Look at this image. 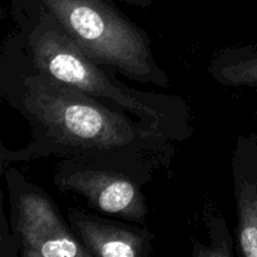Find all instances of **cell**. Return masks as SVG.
I'll use <instances>...</instances> for the list:
<instances>
[{
    "instance_id": "cell-3",
    "label": "cell",
    "mask_w": 257,
    "mask_h": 257,
    "mask_svg": "<svg viewBox=\"0 0 257 257\" xmlns=\"http://www.w3.org/2000/svg\"><path fill=\"white\" fill-rule=\"evenodd\" d=\"M84 55L105 69L158 87L170 78L156 63L147 34L104 0H42Z\"/></svg>"
},
{
    "instance_id": "cell-2",
    "label": "cell",
    "mask_w": 257,
    "mask_h": 257,
    "mask_svg": "<svg viewBox=\"0 0 257 257\" xmlns=\"http://www.w3.org/2000/svg\"><path fill=\"white\" fill-rule=\"evenodd\" d=\"M29 48L37 72L74 85L105 104L148 120L173 140L181 141L191 136L190 112L180 97L133 89L110 77L104 68L83 54L48 10L30 32Z\"/></svg>"
},
{
    "instance_id": "cell-1",
    "label": "cell",
    "mask_w": 257,
    "mask_h": 257,
    "mask_svg": "<svg viewBox=\"0 0 257 257\" xmlns=\"http://www.w3.org/2000/svg\"><path fill=\"white\" fill-rule=\"evenodd\" d=\"M22 85L19 109L29 122L32 141L18 151L3 147V166L52 156H104L160 168L172 157L173 138L148 120L44 73L23 78Z\"/></svg>"
},
{
    "instance_id": "cell-8",
    "label": "cell",
    "mask_w": 257,
    "mask_h": 257,
    "mask_svg": "<svg viewBox=\"0 0 257 257\" xmlns=\"http://www.w3.org/2000/svg\"><path fill=\"white\" fill-rule=\"evenodd\" d=\"M213 79L225 87L250 88L257 97V44L230 48L210 64Z\"/></svg>"
},
{
    "instance_id": "cell-9",
    "label": "cell",
    "mask_w": 257,
    "mask_h": 257,
    "mask_svg": "<svg viewBox=\"0 0 257 257\" xmlns=\"http://www.w3.org/2000/svg\"><path fill=\"white\" fill-rule=\"evenodd\" d=\"M131 2H138V3H141L140 0H131Z\"/></svg>"
},
{
    "instance_id": "cell-5",
    "label": "cell",
    "mask_w": 257,
    "mask_h": 257,
    "mask_svg": "<svg viewBox=\"0 0 257 257\" xmlns=\"http://www.w3.org/2000/svg\"><path fill=\"white\" fill-rule=\"evenodd\" d=\"M14 230L24 257H92L54 201L14 168H8Z\"/></svg>"
},
{
    "instance_id": "cell-4",
    "label": "cell",
    "mask_w": 257,
    "mask_h": 257,
    "mask_svg": "<svg viewBox=\"0 0 257 257\" xmlns=\"http://www.w3.org/2000/svg\"><path fill=\"white\" fill-rule=\"evenodd\" d=\"M156 168L145 161L69 156L58 165L53 182L62 192L79 195L94 210L145 225L148 207L142 186Z\"/></svg>"
},
{
    "instance_id": "cell-7",
    "label": "cell",
    "mask_w": 257,
    "mask_h": 257,
    "mask_svg": "<svg viewBox=\"0 0 257 257\" xmlns=\"http://www.w3.org/2000/svg\"><path fill=\"white\" fill-rule=\"evenodd\" d=\"M238 253L257 257V135L237 138L232 155Z\"/></svg>"
},
{
    "instance_id": "cell-6",
    "label": "cell",
    "mask_w": 257,
    "mask_h": 257,
    "mask_svg": "<svg viewBox=\"0 0 257 257\" xmlns=\"http://www.w3.org/2000/svg\"><path fill=\"white\" fill-rule=\"evenodd\" d=\"M68 221L92 256L146 257L152 251L153 233L145 227L70 210Z\"/></svg>"
}]
</instances>
